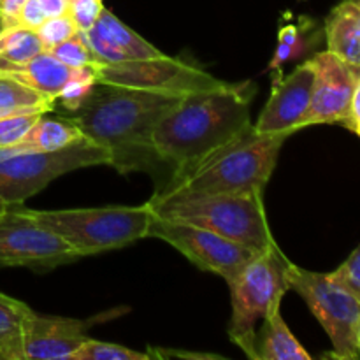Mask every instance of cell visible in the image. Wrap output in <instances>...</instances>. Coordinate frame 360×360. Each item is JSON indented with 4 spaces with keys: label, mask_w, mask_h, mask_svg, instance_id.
Listing matches in <instances>:
<instances>
[{
    "label": "cell",
    "mask_w": 360,
    "mask_h": 360,
    "mask_svg": "<svg viewBox=\"0 0 360 360\" xmlns=\"http://www.w3.org/2000/svg\"><path fill=\"white\" fill-rule=\"evenodd\" d=\"M102 9V0H69V14L79 32L90 30L101 16Z\"/></svg>",
    "instance_id": "cell-28"
},
{
    "label": "cell",
    "mask_w": 360,
    "mask_h": 360,
    "mask_svg": "<svg viewBox=\"0 0 360 360\" xmlns=\"http://www.w3.org/2000/svg\"><path fill=\"white\" fill-rule=\"evenodd\" d=\"M44 20H46V14L44 11H42L39 0H28V2L21 7L20 14H18L16 25H23V27L37 30Z\"/></svg>",
    "instance_id": "cell-29"
},
{
    "label": "cell",
    "mask_w": 360,
    "mask_h": 360,
    "mask_svg": "<svg viewBox=\"0 0 360 360\" xmlns=\"http://www.w3.org/2000/svg\"><path fill=\"white\" fill-rule=\"evenodd\" d=\"M30 306L0 292V357L2 360L23 359V329Z\"/></svg>",
    "instance_id": "cell-20"
},
{
    "label": "cell",
    "mask_w": 360,
    "mask_h": 360,
    "mask_svg": "<svg viewBox=\"0 0 360 360\" xmlns=\"http://www.w3.org/2000/svg\"><path fill=\"white\" fill-rule=\"evenodd\" d=\"M292 51H294V48H292V46L280 42V44H278L276 55H274V60H273V63H271V67H278L280 63H283L285 60L290 58Z\"/></svg>",
    "instance_id": "cell-34"
},
{
    "label": "cell",
    "mask_w": 360,
    "mask_h": 360,
    "mask_svg": "<svg viewBox=\"0 0 360 360\" xmlns=\"http://www.w3.org/2000/svg\"><path fill=\"white\" fill-rule=\"evenodd\" d=\"M7 27V21H6V18H4V14H2V11H0V34H2V30L4 28Z\"/></svg>",
    "instance_id": "cell-35"
},
{
    "label": "cell",
    "mask_w": 360,
    "mask_h": 360,
    "mask_svg": "<svg viewBox=\"0 0 360 360\" xmlns=\"http://www.w3.org/2000/svg\"><path fill=\"white\" fill-rule=\"evenodd\" d=\"M53 56L60 60L65 65L72 67V69H83V67H94L97 63V56L94 55V51L90 49V46L86 44L84 37L81 35V32H77L76 35H72L70 39L63 41L62 44L55 46L53 49H49Z\"/></svg>",
    "instance_id": "cell-24"
},
{
    "label": "cell",
    "mask_w": 360,
    "mask_h": 360,
    "mask_svg": "<svg viewBox=\"0 0 360 360\" xmlns=\"http://www.w3.org/2000/svg\"><path fill=\"white\" fill-rule=\"evenodd\" d=\"M315 81L311 60L295 67L285 79L273 86L269 101L253 125L257 134H288L294 136L302 129V120L308 112Z\"/></svg>",
    "instance_id": "cell-13"
},
{
    "label": "cell",
    "mask_w": 360,
    "mask_h": 360,
    "mask_svg": "<svg viewBox=\"0 0 360 360\" xmlns=\"http://www.w3.org/2000/svg\"><path fill=\"white\" fill-rule=\"evenodd\" d=\"M357 340H359V348H360V326H359V336H357Z\"/></svg>",
    "instance_id": "cell-36"
},
{
    "label": "cell",
    "mask_w": 360,
    "mask_h": 360,
    "mask_svg": "<svg viewBox=\"0 0 360 360\" xmlns=\"http://www.w3.org/2000/svg\"><path fill=\"white\" fill-rule=\"evenodd\" d=\"M2 206H6V204H4V202H2V200H0V207H2Z\"/></svg>",
    "instance_id": "cell-37"
},
{
    "label": "cell",
    "mask_w": 360,
    "mask_h": 360,
    "mask_svg": "<svg viewBox=\"0 0 360 360\" xmlns=\"http://www.w3.org/2000/svg\"><path fill=\"white\" fill-rule=\"evenodd\" d=\"M46 18L60 16V14L69 13V0H39Z\"/></svg>",
    "instance_id": "cell-32"
},
{
    "label": "cell",
    "mask_w": 360,
    "mask_h": 360,
    "mask_svg": "<svg viewBox=\"0 0 360 360\" xmlns=\"http://www.w3.org/2000/svg\"><path fill=\"white\" fill-rule=\"evenodd\" d=\"M72 360H151L148 352H137L129 347L88 338L72 355Z\"/></svg>",
    "instance_id": "cell-23"
},
{
    "label": "cell",
    "mask_w": 360,
    "mask_h": 360,
    "mask_svg": "<svg viewBox=\"0 0 360 360\" xmlns=\"http://www.w3.org/2000/svg\"><path fill=\"white\" fill-rule=\"evenodd\" d=\"M95 322V319L37 315L32 309L23 329V359L72 360L77 348L90 338L86 333Z\"/></svg>",
    "instance_id": "cell-14"
},
{
    "label": "cell",
    "mask_w": 360,
    "mask_h": 360,
    "mask_svg": "<svg viewBox=\"0 0 360 360\" xmlns=\"http://www.w3.org/2000/svg\"><path fill=\"white\" fill-rule=\"evenodd\" d=\"M255 355L257 360H311V355L288 329L281 316V306L271 309L264 319L262 330L257 333Z\"/></svg>",
    "instance_id": "cell-18"
},
{
    "label": "cell",
    "mask_w": 360,
    "mask_h": 360,
    "mask_svg": "<svg viewBox=\"0 0 360 360\" xmlns=\"http://www.w3.org/2000/svg\"><path fill=\"white\" fill-rule=\"evenodd\" d=\"M84 69H90V67L72 69V67L60 62L49 51L39 53L37 56H34L30 62L23 63V65H0V72L14 77L16 81L32 88V90L51 98L55 104L63 88L70 81L76 79Z\"/></svg>",
    "instance_id": "cell-16"
},
{
    "label": "cell",
    "mask_w": 360,
    "mask_h": 360,
    "mask_svg": "<svg viewBox=\"0 0 360 360\" xmlns=\"http://www.w3.org/2000/svg\"><path fill=\"white\" fill-rule=\"evenodd\" d=\"M330 276L360 301V245Z\"/></svg>",
    "instance_id": "cell-27"
},
{
    "label": "cell",
    "mask_w": 360,
    "mask_h": 360,
    "mask_svg": "<svg viewBox=\"0 0 360 360\" xmlns=\"http://www.w3.org/2000/svg\"><path fill=\"white\" fill-rule=\"evenodd\" d=\"M359 2H360V0H359Z\"/></svg>",
    "instance_id": "cell-39"
},
{
    "label": "cell",
    "mask_w": 360,
    "mask_h": 360,
    "mask_svg": "<svg viewBox=\"0 0 360 360\" xmlns=\"http://www.w3.org/2000/svg\"><path fill=\"white\" fill-rule=\"evenodd\" d=\"M278 41L294 48V46L297 44V41H299L297 28H295L294 25H287V27H283L280 30V34H278Z\"/></svg>",
    "instance_id": "cell-33"
},
{
    "label": "cell",
    "mask_w": 360,
    "mask_h": 360,
    "mask_svg": "<svg viewBox=\"0 0 360 360\" xmlns=\"http://www.w3.org/2000/svg\"><path fill=\"white\" fill-rule=\"evenodd\" d=\"M94 165H111V153L86 137L51 151L0 148V200L6 206L23 204L62 174Z\"/></svg>",
    "instance_id": "cell-7"
},
{
    "label": "cell",
    "mask_w": 360,
    "mask_h": 360,
    "mask_svg": "<svg viewBox=\"0 0 360 360\" xmlns=\"http://www.w3.org/2000/svg\"><path fill=\"white\" fill-rule=\"evenodd\" d=\"M253 90L252 83H227L195 91L162 116L151 136V148L158 162L171 165L172 178L190 172L252 129Z\"/></svg>",
    "instance_id": "cell-1"
},
{
    "label": "cell",
    "mask_w": 360,
    "mask_h": 360,
    "mask_svg": "<svg viewBox=\"0 0 360 360\" xmlns=\"http://www.w3.org/2000/svg\"><path fill=\"white\" fill-rule=\"evenodd\" d=\"M148 238L165 241L199 269L213 273L232 283L259 253L224 236L181 221L151 218Z\"/></svg>",
    "instance_id": "cell-11"
},
{
    "label": "cell",
    "mask_w": 360,
    "mask_h": 360,
    "mask_svg": "<svg viewBox=\"0 0 360 360\" xmlns=\"http://www.w3.org/2000/svg\"><path fill=\"white\" fill-rule=\"evenodd\" d=\"M27 2L28 0H0V11H2L4 18H6L7 27L16 25L18 14H20L21 7Z\"/></svg>",
    "instance_id": "cell-31"
},
{
    "label": "cell",
    "mask_w": 360,
    "mask_h": 360,
    "mask_svg": "<svg viewBox=\"0 0 360 360\" xmlns=\"http://www.w3.org/2000/svg\"><path fill=\"white\" fill-rule=\"evenodd\" d=\"M55 109V102L14 77L0 72V118L7 115L27 111L49 112Z\"/></svg>",
    "instance_id": "cell-21"
},
{
    "label": "cell",
    "mask_w": 360,
    "mask_h": 360,
    "mask_svg": "<svg viewBox=\"0 0 360 360\" xmlns=\"http://www.w3.org/2000/svg\"><path fill=\"white\" fill-rule=\"evenodd\" d=\"M347 129L355 132L360 137V74L357 84H355L354 95H352V105H350V123Z\"/></svg>",
    "instance_id": "cell-30"
},
{
    "label": "cell",
    "mask_w": 360,
    "mask_h": 360,
    "mask_svg": "<svg viewBox=\"0 0 360 360\" xmlns=\"http://www.w3.org/2000/svg\"><path fill=\"white\" fill-rule=\"evenodd\" d=\"M44 111H27L7 115L0 118V148H9L23 139L27 130Z\"/></svg>",
    "instance_id": "cell-26"
},
{
    "label": "cell",
    "mask_w": 360,
    "mask_h": 360,
    "mask_svg": "<svg viewBox=\"0 0 360 360\" xmlns=\"http://www.w3.org/2000/svg\"><path fill=\"white\" fill-rule=\"evenodd\" d=\"M77 259L72 248L44 227L32 210L21 204L0 207V267L46 271Z\"/></svg>",
    "instance_id": "cell-9"
},
{
    "label": "cell",
    "mask_w": 360,
    "mask_h": 360,
    "mask_svg": "<svg viewBox=\"0 0 360 360\" xmlns=\"http://www.w3.org/2000/svg\"><path fill=\"white\" fill-rule=\"evenodd\" d=\"M146 204L153 217L207 229L255 253L276 241L267 224L264 193L158 192Z\"/></svg>",
    "instance_id": "cell-3"
},
{
    "label": "cell",
    "mask_w": 360,
    "mask_h": 360,
    "mask_svg": "<svg viewBox=\"0 0 360 360\" xmlns=\"http://www.w3.org/2000/svg\"><path fill=\"white\" fill-rule=\"evenodd\" d=\"M42 51L44 46L34 28L11 25L0 34V65H23Z\"/></svg>",
    "instance_id": "cell-22"
},
{
    "label": "cell",
    "mask_w": 360,
    "mask_h": 360,
    "mask_svg": "<svg viewBox=\"0 0 360 360\" xmlns=\"http://www.w3.org/2000/svg\"><path fill=\"white\" fill-rule=\"evenodd\" d=\"M46 115V112H44ZM41 115L34 122V125L27 130L23 139L9 146L13 151H51L65 148L76 143L81 137V130L70 118L62 116H44Z\"/></svg>",
    "instance_id": "cell-19"
},
{
    "label": "cell",
    "mask_w": 360,
    "mask_h": 360,
    "mask_svg": "<svg viewBox=\"0 0 360 360\" xmlns=\"http://www.w3.org/2000/svg\"><path fill=\"white\" fill-rule=\"evenodd\" d=\"M288 281L292 290L297 292L333 343L329 357L357 360L360 301L350 290L338 283L330 274L302 269L288 264Z\"/></svg>",
    "instance_id": "cell-8"
},
{
    "label": "cell",
    "mask_w": 360,
    "mask_h": 360,
    "mask_svg": "<svg viewBox=\"0 0 360 360\" xmlns=\"http://www.w3.org/2000/svg\"><path fill=\"white\" fill-rule=\"evenodd\" d=\"M44 227L58 234L77 257L125 248L148 238L150 206H102L76 210H32Z\"/></svg>",
    "instance_id": "cell-5"
},
{
    "label": "cell",
    "mask_w": 360,
    "mask_h": 360,
    "mask_svg": "<svg viewBox=\"0 0 360 360\" xmlns=\"http://www.w3.org/2000/svg\"><path fill=\"white\" fill-rule=\"evenodd\" d=\"M288 137V134H257L252 127L195 169L172 178L160 193H264Z\"/></svg>",
    "instance_id": "cell-4"
},
{
    "label": "cell",
    "mask_w": 360,
    "mask_h": 360,
    "mask_svg": "<svg viewBox=\"0 0 360 360\" xmlns=\"http://www.w3.org/2000/svg\"><path fill=\"white\" fill-rule=\"evenodd\" d=\"M91 70H94L97 84H112V86L164 91V94L176 95L214 90V88H221L227 84L199 67L165 55L158 56V58L120 63H105L97 60Z\"/></svg>",
    "instance_id": "cell-10"
},
{
    "label": "cell",
    "mask_w": 360,
    "mask_h": 360,
    "mask_svg": "<svg viewBox=\"0 0 360 360\" xmlns=\"http://www.w3.org/2000/svg\"><path fill=\"white\" fill-rule=\"evenodd\" d=\"M327 51L348 65L360 67V2L343 0L326 20Z\"/></svg>",
    "instance_id": "cell-17"
},
{
    "label": "cell",
    "mask_w": 360,
    "mask_h": 360,
    "mask_svg": "<svg viewBox=\"0 0 360 360\" xmlns=\"http://www.w3.org/2000/svg\"><path fill=\"white\" fill-rule=\"evenodd\" d=\"M81 35L90 46L94 55L97 56L98 62H134V60L158 58L164 55L160 49L155 48L151 42H148L137 32L127 27L105 7L102 9L94 27L86 32H81Z\"/></svg>",
    "instance_id": "cell-15"
},
{
    "label": "cell",
    "mask_w": 360,
    "mask_h": 360,
    "mask_svg": "<svg viewBox=\"0 0 360 360\" xmlns=\"http://www.w3.org/2000/svg\"><path fill=\"white\" fill-rule=\"evenodd\" d=\"M77 32L79 30H77L76 23H74L69 13L60 14V16L46 18L41 27L37 28V34L41 37L42 46H44V51H49L55 46L62 44L63 41L76 35Z\"/></svg>",
    "instance_id": "cell-25"
},
{
    "label": "cell",
    "mask_w": 360,
    "mask_h": 360,
    "mask_svg": "<svg viewBox=\"0 0 360 360\" xmlns=\"http://www.w3.org/2000/svg\"><path fill=\"white\" fill-rule=\"evenodd\" d=\"M0 360H2V357H0Z\"/></svg>",
    "instance_id": "cell-38"
},
{
    "label": "cell",
    "mask_w": 360,
    "mask_h": 360,
    "mask_svg": "<svg viewBox=\"0 0 360 360\" xmlns=\"http://www.w3.org/2000/svg\"><path fill=\"white\" fill-rule=\"evenodd\" d=\"M315 67L311 102L302 120V129L309 125H343L350 123V105L360 67L348 65L330 51L311 56Z\"/></svg>",
    "instance_id": "cell-12"
},
{
    "label": "cell",
    "mask_w": 360,
    "mask_h": 360,
    "mask_svg": "<svg viewBox=\"0 0 360 360\" xmlns=\"http://www.w3.org/2000/svg\"><path fill=\"white\" fill-rule=\"evenodd\" d=\"M185 95L95 84L69 116L86 139L111 153V165L127 174L158 160L151 148L155 127Z\"/></svg>",
    "instance_id": "cell-2"
},
{
    "label": "cell",
    "mask_w": 360,
    "mask_h": 360,
    "mask_svg": "<svg viewBox=\"0 0 360 360\" xmlns=\"http://www.w3.org/2000/svg\"><path fill=\"white\" fill-rule=\"evenodd\" d=\"M288 264L278 243L255 257L239 273L231 287L232 316L229 338L241 348L248 359L257 360V323L266 319L267 313L280 308L283 295L290 290Z\"/></svg>",
    "instance_id": "cell-6"
}]
</instances>
